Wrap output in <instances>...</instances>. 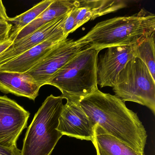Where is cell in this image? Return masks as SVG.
<instances>
[{
	"label": "cell",
	"instance_id": "obj_3",
	"mask_svg": "<svg viewBox=\"0 0 155 155\" xmlns=\"http://www.w3.org/2000/svg\"><path fill=\"white\" fill-rule=\"evenodd\" d=\"M99 51L87 46L60 69L47 85L56 87L66 100L79 102L98 88Z\"/></svg>",
	"mask_w": 155,
	"mask_h": 155
},
{
	"label": "cell",
	"instance_id": "obj_13",
	"mask_svg": "<svg viewBox=\"0 0 155 155\" xmlns=\"http://www.w3.org/2000/svg\"><path fill=\"white\" fill-rule=\"evenodd\" d=\"M41 87L27 73L0 71V91L3 93H11L34 101Z\"/></svg>",
	"mask_w": 155,
	"mask_h": 155
},
{
	"label": "cell",
	"instance_id": "obj_8",
	"mask_svg": "<svg viewBox=\"0 0 155 155\" xmlns=\"http://www.w3.org/2000/svg\"><path fill=\"white\" fill-rule=\"evenodd\" d=\"M136 44L109 47L98 58L97 78L101 87H112L120 72L135 57Z\"/></svg>",
	"mask_w": 155,
	"mask_h": 155
},
{
	"label": "cell",
	"instance_id": "obj_12",
	"mask_svg": "<svg viewBox=\"0 0 155 155\" xmlns=\"http://www.w3.org/2000/svg\"><path fill=\"white\" fill-rule=\"evenodd\" d=\"M126 6V2L122 1H75V6L71 12L75 18L78 29L89 21L117 11Z\"/></svg>",
	"mask_w": 155,
	"mask_h": 155
},
{
	"label": "cell",
	"instance_id": "obj_5",
	"mask_svg": "<svg viewBox=\"0 0 155 155\" xmlns=\"http://www.w3.org/2000/svg\"><path fill=\"white\" fill-rule=\"evenodd\" d=\"M115 96L122 101L138 103L155 114V80L138 58L130 60L120 72L112 87Z\"/></svg>",
	"mask_w": 155,
	"mask_h": 155
},
{
	"label": "cell",
	"instance_id": "obj_9",
	"mask_svg": "<svg viewBox=\"0 0 155 155\" xmlns=\"http://www.w3.org/2000/svg\"><path fill=\"white\" fill-rule=\"evenodd\" d=\"M57 130L71 137L92 142L94 127L79 102L67 100L59 118Z\"/></svg>",
	"mask_w": 155,
	"mask_h": 155
},
{
	"label": "cell",
	"instance_id": "obj_7",
	"mask_svg": "<svg viewBox=\"0 0 155 155\" xmlns=\"http://www.w3.org/2000/svg\"><path fill=\"white\" fill-rule=\"evenodd\" d=\"M28 111L7 96H0V145L17 148V142L27 127Z\"/></svg>",
	"mask_w": 155,
	"mask_h": 155
},
{
	"label": "cell",
	"instance_id": "obj_21",
	"mask_svg": "<svg viewBox=\"0 0 155 155\" xmlns=\"http://www.w3.org/2000/svg\"><path fill=\"white\" fill-rule=\"evenodd\" d=\"M12 43L13 42L9 39L4 42L0 43V54L6 50Z\"/></svg>",
	"mask_w": 155,
	"mask_h": 155
},
{
	"label": "cell",
	"instance_id": "obj_16",
	"mask_svg": "<svg viewBox=\"0 0 155 155\" xmlns=\"http://www.w3.org/2000/svg\"><path fill=\"white\" fill-rule=\"evenodd\" d=\"M53 0H44L33 6L28 10L13 18H9L8 22L12 25L9 39L11 40L15 35L35 20L53 2Z\"/></svg>",
	"mask_w": 155,
	"mask_h": 155
},
{
	"label": "cell",
	"instance_id": "obj_11",
	"mask_svg": "<svg viewBox=\"0 0 155 155\" xmlns=\"http://www.w3.org/2000/svg\"><path fill=\"white\" fill-rule=\"evenodd\" d=\"M63 31L48 39L39 45L0 66V71L26 73L32 68L43 57L61 41L68 38Z\"/></svg>",
	"mask_w": 155,
	"mask_h": 155
},
{
	"label": "cell",
	"instance_id": "obj_17",
	"mask_svg": "<svg viewBox=\"0 0 155 155\" xmlns=\"http://www.w3.org/2000/svg\"><path fill=\"white\" fill-rule=\"evenodd\" d=\"M155 31L143 36L135 46L136 58L140 59L148 69L152 78L155 80Z\"/></svg>",
	"mask_w": 155,
	"mask_h": 155
},
{
	"label": "cell",
	"instance_id": "obj_6",
	"mask_svg": "<svg viewBox=\"0 0 155 155\" xmlns=\"http://www.w3.org/2000/svg\"><path fill=\"white\" fill-rule=\"evenodd\" d=\"M87 46L78 40L66 38L53 46L26 73L42 87L47 85L60 69Z\"/></svg>",
	"mask_w": 155,
	"mask_h": 155
},
{
	"label": "cell",
	"instance_id": "obj_10",
	"mask_svg": "<svg viewBox=\"0 0 155 155\" xmlns=\"http://www.w3.org/2000/svg\"><path fill=\"white\" fill-rule=\"evenodd\" d=\"M68 14L49 22L23 38L13 42L0 54V66L63 31L64 22Z\"/></svg>",
	"mask_w": 155,
	"mask_h": 155
},
{
	"label": "cell",
	"instance_id": "obj_18",
	"mask_svg": "<svg viewBox=\"0 0 155 155\" xmlns=\"http://www.w3.org/2000/svg\"><path fill=\"white\" fill-rule=\"evenodd\" d=\"M12 27V25L8 22L0 24V43L9 39Z\"/></svg>",
	"mask_w": 155,
	"mask_h": 155
},
{
	"label": "cell",
	"instance_id": "obj_20",
	"mask_svg": "<svg viewBox=\"0 0 155 155\" xmlns=\"http://www.w3.org/2000/svg\"><path fill=\"white\" fill-rule=\"evenodd\" d=\"M9 18L5 6L2 1L0 0V24L8 22Z\"/></svg>",
	"mask_w": 155,
	"mask_h": 155
},
{
	"label": "cell",
	"instance_id": "obj_1",
	"mask_svg": "<svg viewBox=\"0 0 155 155\" xmlns=\"http://www.w3.org/2000/svg\"><path fill=\"white\" fill-rule=\"evenodd\" d=\"M93 127L98 124L107 133L144 153L147 131L137 113L115 95L99 89L79 101Z\"/></svg>",
	"mask_w": 155,
	"mask_h": 155
},
{
	"label": "cell",
	"instance_id": "obj_19",
	"mask_svg": "<svg viewBox=\"0 0 155 155\" xmlns=\"http://www.w3.org/2000/svg\"><path fill=\"white\" fill-rule=\"evenodd\" d=\"M0 155H21V150L18 147L9 148L0 145Z\"/></svg>",
	"mask_w": 155,
	"mask_h": 155
},
{
	"label": "cell",
	"instance_id": "obj_2",
	"mask_svg": "<svg viewBox=\"0 0 155 155\" xmlns=\"http://www.w3.org/2000/svg\"><path fill=\"white\" fill-rule=\"evenodd\" d=\"M155 31V15L144 9L130 16L112 18L97 23L78 40L102 50L109 47L136 44L144 35Z\"/></svg>",
	"mask_w": 155,
	"mask_h": 155
},
{
	"label": "cell",
	"instance_id": "obj_4",
	"mask_svg": "<svg viewBox=\"0 0 155 155\" xmlns=\"http://www.w3.org/2000/svg\"><path fill=\"white\" fill-rule=\"evenodd\" d=\"M61 96L47 97L25 135L21 155H51L63 135L57 130L64 104Z\"/></svg>",
	"mask_w": 155,
	"mask_h": 155
},
{
	"label": "cell",
	"instance_id": "obj_15",
	"mask_svg": "<svg viewBox=\"0 0 155 155\" xmlns=\"http://www.w3.org/2000/svg\"><path fill=\"white\" fill-rule=\"evenodd\" d=\"M92 142L97 155H145L110 135L98 124L94 126Z\"/></svg>",
	"mask_w": 155,
	"mask_h": 155
},
{
	"label": "cell",
	"instance_id": "obj_14",
	"mask_svg": "<svg viewBox=\"0 0 155 155\" xmlns=\"http://www.w3.org/2000/svg\"><path fill=\"white\" fill-rule=\"evenodd\" d=\"M75 1L53 0L48 8L32 22L19 31L11 40L15 42L23 38L49 22L71 12L75 6Z\"/></svg>",
	"mask_w": 155,
	"mask_h": 155
}]
</instances>
